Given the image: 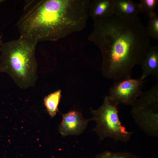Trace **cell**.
Here are the masks:
<instances>
[{
  "label": "cell",
  "mask_w": 158,
  "mask_h": 158,
  "mask_svg": "<svg viewBox=\"0 0 158 158\" xmlns=\"http://www.w3.org/2000/svg\"><path fill=\"white\" fill-rule=\"evenodd\" d=\"M141 66V76L144 78L151 75L158 78V46H151Z\"/></svg>",
  "instance_id": "obj_9"
},
{
  "label": "cell",
  "mask_w": 158,
  "mask_h": 158,
  "mask_svg": "<svg viewBox=\"0 0 158 158\" xmlns=\"http://www.w3.org/2000/svg\"><path fill=\"white\" fill-rule=\"evenodd\" d=\"M38 42L22 36L2 42L0 47V71L8 74L20 88L34 86L37 81L35 50Z\"/></svg>",
  "instance_id": "obj_2"
},
{
  "label": "cell",
  "mask_w": 158,
  "mask_h": 158,
  "mask_svg": "<svg viewBox=\"0 0 158 158\" xmlns=\"http://www.w3.org/2000/svg\"><path fill=\"white\" fill-rule=\"evenodd\" d=\"M93 20L89 39L101 52L104 76L115 82L131 77L133 67L141 66L151 47L140 18L124 19L114 15Z\"/></svg>",
  "instance_id": "obj_1"
},
{
  "label": "cell",
  "mask_w": 158,
  "mask_h": 158,
  "mask_svg": "<svg viewBox=\"0 0 158 158\" xmlns=\"http://www.w3.org/2000/svg\"><path fill=\"white\" fill-rule=\"evenodd\" d=\"M95 158H138L128 152H112L107 151L98 155Z\"/></svg>",
  "instance_id": "obj_13"
},
{
  "label": "cell",
  "mask_w": 158,
  "mask_h": 158,
  "mask_svg": "<svg viewBox=\"0 0 158 158\" xmlns=\"http://www.w3.org/2000/svg\"><path fill=\"white\" fill-rule=\"evenodd\" d=\"M4 1V0H0V3L3 1Z\"/></svg>",
  "instance_id": "obj_15"
},
{
  "label": "cell",
  "mask_w": 158,
  "mask_h": 158,
  "mask_svg": "<svg viewBox=\"0 0 158 158\" xmlns=\"http://www.w3.org/2000/svg\"><path fill=\"white\" fill-rule=\"evenodd\" d=\"M140 13L138 3L131 0H114V15L120 18L130 19Z\"/></svg>",
  "instance_id": "obj_8"
},
{
  "label": "cell",
  "mask_w": 158,
  "mask_h": 158,
  "mask_svg": "<svg viewBox=\"0 0 158 158\" xmlns=\"http://www.w3.org/2000/svg\"><path fill=\"white\" fill-rule=\"evenodd\" d=\"M61 96V91L59 90L46 97L44 103L50 115L54 117L58 111V107Z\"/></svg>",
  "instance_id": "obj_10"
},
{
  "label": "cell",
  "mask_w": 158,
  "mask_h": 158,
  "mask_svg": "<svg viewBox=\"0 0 158 158\" xmlns=\"http://www.w3.org/2000/svg\"><path fill=\"white\" fill-rule=\"evenodd\" d=\"M2 42V36L0 33V47Z\"/></svg>",
  "instance_id": "obj_14"
},
{
  "label": "cell",
  "mask_w": 158,
  "mask_h": 158,
  "mask_svg": "<svg viewBox=\"0 0 158 158\" xmlns=\"http://www.w3.org/2000/svg\"><path fill=\"white\" fill-rule=\"evenodd\" d=\"M114 0H93L90 1L89 16L94 20L113 16Z\"/></svg>",
  "instance_id": "obj_7"
},
{
  "label": "cell",
  "mask_w": 158,
  "mask_h": 158,
  "mask_svg": "<svg viewBox=\"0 0 158 158\" xmlns=\"http://www.w3.org/2000/svg\"><path fill=\"white\" fill-rule=\"evenodd\" d=\"M146 30L149 37L156 40L158 39V16L155 13L148 16Z\"/></svg>",
  "instance_id": "obj_11"
},
{
  "label": "cell",
  "mask_w": 158,
  "mask_h": 158,
  "mask_svg": "<svg viewBox=\"0 0 158 158\" xmlns=\"http://www.w3.org/2000/svg\"><path fill=\"white\" fill-rule=\"evenodd\" d=\"M138 3L140 13H145L148 16L156 13L158 0H141Z\"/></svg>",
  "instance_id": "obj_12"
},
{
  "label": "cell",
  "mask_w": 158,
  "mask_h": 158,
  "mask_svg": "<svg viewBox=\"0 0 158 158\" xmlns=\"http://www.w3.org/2000/svg\"><path fill=\"white\" fill-rule=\"evenodd\" d=\"M118 105L106 95L98 108L93 110L91 108L92 116L88 120L95 122L96 126L93 130L100 140L110 137L116 142L120 141L126 144L133 132L126 130L122 125L118 115Z\"/></svg>",
  "instance_id": "obj_3"
},
{
  "label": "cell",
  "mask_w": 158,
  "mask_h": 158,
  "mask_svg": "<svg viewBox=\"0 0 158 158\" xmlns=\"http://www.w3.org/2000/svg\"><path fill=\"white\" fill-rule=\"evenodd\" d=\"M131 113L139 127L149 135H158V78L149 89L142 92L133 105Z\"/></svg>",
  "instance_id": "obj_4"
},
{
  "label": "cell",
  "mask_w": 158,
  "mask_h": 158,
  "mask_svg": "<svg viewBox=\"0 0 158 158\" xmlns=\"http://www.w3.org/2000/svg\"><path fill=\"white\" fill-rule=\"evenodd\" d=\"M145 79L141 75L137 78L129 77L115 82L109 89L108 96L118 105L132 106L142 92Z\"/></svg>",
  "instance_id": "obj_5"
},
{
  "label": "cell",
  "mask_w": 158,
  "mask_h": 158,
  "mask_svg": "<svg viewBox=\"0 0 158 158\" xmlns=\"http://www.w3.org/2000/svg\"><path fill=\"white\" fill-rule=\"evenodd\" d=\"M88 121V119H85L80 112L76 111H70L62 114L59 132L63 137L79 135L85 129Z\"/></svg>",
  "instance_id": "obj_6"
}]
</instances>
